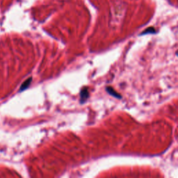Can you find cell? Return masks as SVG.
<instances>
[{
    "mask_svg": "<svg viewBox=\"0 0 178 178\" xmlns=\"http://www.w3.org/2000/svg\"><path fill=\"white\" fill-rule=\"evenodd\" d=\"M89 97V92L87 88H83L80 92V102L84 103Z\"/></svg>",
    "mask_w": 178,
    "mask_h": 178,
    "instance_id": "cell-1",
    "label": "cell"
},
{
    "mask_svg": "<svg viewBox=\"0 0 178 178\" xmlns=\"http://www.w3.org/2000/svg\"><path fill=\"white\" fill-rule=\"evenodd\" d=\"M106 90H107V93H108L109 94H110L111 95L114 96V97H115L119 98V99H120V98L122 97V96L120 95L118 93H117L116 90H115L114 89L112 88V87L107 86V88H106Z\"/></svg>",
    "mask_w": 178,
    "mask_h": 178,
    "instance_id": "cell-2",
    "label": "cell"
},
{
    "mask_svg": "<svg viewBox=\"0 0 178 178\" xmlns=\"http://www.w3.org/2000/svg\"><path fill=\"white\" fill-rule=\"evenodd\" d=\"M31 81H32V78H31V77H29V79H27V80H26L25 82H24L22 84L21 87H20V91H23V90H26V89H27L28 87L30 86Z\"/></svg>",
    "mask_w": 178,
    "mask_h": 178,
    "instance_id": "cell-3",
    "label": "cell"
},
{
    "mask_svg": "<svg viewBox=\"0 0 178 178\" xmlns=\"http://www.w3.org/2000/svg\"><path fill=\"white\" fill-rule=\"evenodd\" d=\"M156 32L155 29L153 27H149L146 30H145L143 32L141 33V35H145L148 34V33H155Z\"/></svg>",
    "mask_w": 178,
    "mask_h": 178,
    "instance_id": "cell-4",
    "label": "cell"
}]
</instances>
